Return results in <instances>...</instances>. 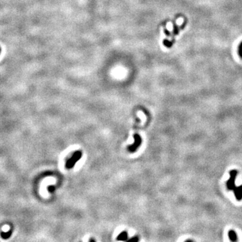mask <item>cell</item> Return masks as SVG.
Listing matches in <instances>:
<instances>
[{"label": "cell", "mask_w": 242, "mask_h": 242, "mask_svg": "<svg viewBox=\"0 0 242 242\" xmlns=\"http://www.w3.org/2000/svg\"><path fill=\"white\" fill-rule=\"evenodd\" d=\"M237 174H238V172L235 170H231V171L229 172L230 178L226 182L227 188L228 190H233L234 189V188L235 187V181L236 177H237Z\"/></svg>", "instance_id": "cell-1"}, {"label": "cell", "mask_w": 242, "mask_h": 242, "mask_svg": "<svg viewBox=\"0 0 242 242\" xmlns=\"http://www.w3.org/2000/svg\"><path fill=\"white\" fill-rule=\"evenodd\" d=\"M234 194H235V198L238 201L242 200V185L239 186H235L233 190Z\"/></svg>", "instance_id": "cell-2"}, {"label": "cell", "mask_w": 242, "mask_h": 242, "mask_svg": "<svg viewBox=\"0 0 242 242\" xmlns=\"http://www.w3.org/2000/svg\"><path fill=\"white\" fill-rule=\"evenodd\" d=\"M228 235L231 241H236L237 240V235L234 230H230L228 233Z\"/></svg>", "instance_id": "cell-3"}, {"label": "cell", "mask_w": 242, "mask_h": 242, "mask_svg": "<svg viewBox=\"0 0 242 242\" xmlns=\"http://www.w3.org/2000/svg\"><path fill=\"white\" fill-rule=\"evenodd\" d=\"M12 234V229H10L8 231L5 233V232H1V236L3 239H8L9 237H11Z\"/></svg>", "instance_id": "cell-4"}, {"label": "cell", "mask_w": 242, "mask_h": 242, "mask_svg": "<svg viewBox=\"0 0 242 242\" xmlns=\"http://www.w3.org/2000/svg\"><path fill=\"white\" fill-rule=\"evenodd\" d=\"M238 53H239V55L240 56V57L242 59V42L240 43L239 48H238Z\"/></svg>", "instance_id": "cell-5"}, {"label": "cell", "mask_w": 242, "mask_h": 242, "mask_svg": "<svg viewBox=\"0 0 242 242\" xmlns=\"http://www.w3.org/2000/svg\"><path fill=\"white\" fill-rule=\"evenodd\" d=\"M0 52H1V48H0Z\"/></svg>", "instance_id": "cell-6"}]
</instances>
